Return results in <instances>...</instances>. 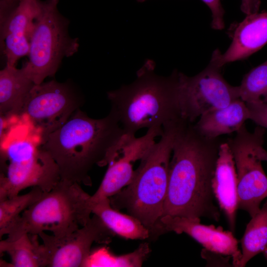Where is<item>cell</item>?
Listing matches in <instances>:
<instances>
[{"mask_svg":"<svg viewBox=\"0 0 267 267\" xmlns=\"http://www.w3.org/2000/svg\"><path fill=\"white\" fill-rule=\"evenodd\" d=\"M222 142L219 138L210 139L201 135L193 123H185L173 146L162 217L220 220L212 180Z\"/></svg>","mask_w":267,"mask_h":267,"instance_id":"6da1fadb","label":"cell"},{"mask_svg":"<svg viewBox=\"0 0 267 267\" xmlns=\"http://www.w3.org/2000/svg\"><path fill=\"white\" fill-rule=\"evenodd\" d=\"M127 139L111 112L93 119L79 108L61 127L39 141L56 163L60 179L91 185L89 173L93 167L108 165Z\"/></svg>","mask_w":267,"mask_h":267,"instance_id":"7a4b0ae2","label":"cell"},{"mask_svg":"<svg viewBox=\"0 0 267 267\" xmlns=\"http://www.w3.org/2000/svg\"><path fill=\"white\" fill-rule=\"evenodd\" d=\"M155 63L148 59L131 84L108 91L111 112L125 134L135 137L143 128H162L170 121L181 118L178 101V72L169 76L157 75Z\"/></svg>","mask_w":267,"mask_h":267,"instance_id":"3957f363","label":"cell"},{"mask_svg":"<svg viewBox=\"0 0 267 267\" xmlns=\"http://www.w3.org/2000/svg\"><path fill=\"white\" fill-rule=\"evenodd\" d=\"M186 122L179 118L165 124L160 139L148 147L131 182L109 198L114 209H125L150 233L157 229L163 214L170 158L177 136Z\"/></svg>","mask_w":267,"mask_h":267,"instance_id":"277c9868","label":"cell"},{"mask_svg":"<svg viewBox=\"0 0 267 267\" xmlns=\"http://www.w3.org/2000/svg\"><path fill=\"white\" fill-rule=\"evenodd\" d=\"M90 197L80 184L60 179L8 227L6 239L14 240L25 233L38 236L46 231L57 238L66 237L90 220Z\"/></svg>","mask_w":267,"mask_h":267,"instance_id":"5b68a950","label":"cell"},{"mask_svg":"<svg viewBox=\"0 0 267 267\" xmlns=\"http://www.w3.org/2000/svg\"><path fill=\"white\" fill-rule=\"evenodd\" d=\"M58 1L40 0L31 32L28 60L22 67L36 85L54 76L63 58L73 55L79 46L78 39L68 34L69 21L58 11Z\"/></svg>","mask_w":267,"mask_h":267,"instance_id":"8992f818","label":"cell"},{"mask_svg":"<svg viewBox=\"0 0 267 267\" xmlns=\"http://www.w3.org/2000/svg\"><path fill=\"white\" fill-rule=\"evenodd\" d=\"M30 136L12 140L0 147V201L30 187L50 190L60 180L51 156Z\"/></svg>","mask_w":267,"mask_h":267,"instance_id":"52a82bcc","label":"cell"},{"mask_svg":"<svg viewBox=\"0 0 267 267\" xmlns=\"http://www.w3.org/2000/svg\"><path fill=\"white\" fill-rule=\"evenodd\" d=\"M265 133V129L259 126L250 132L244 124L226 141L235 162L238 209L246 211L251 217L259 212L261 202L267 197V176L262 161L255 154L256 147L264 144Z\"/></svg>","mask_w":267,"mask_h":267,"instance_id":"ba28073f","label":"cell"},{"mask_svg":"<svg viewBox=\"0 0 267 267\" xmlns=\"http://www.w3.org/2000/svg\"><path fill=\"white\" fill-rule=\"evenodd\" d=\"M83 101L66 83L55 80L35 84L28 93L20 116L26 118L39 139L61 127Z\"/></svg>","mask_w":267,"mask_h":267,"instance_id":"9c48e42d","label":"cell"},{"mask_svg":"<svg viewBox=\"0 0 267 267\" xmlns=\"http://www.w3.org/2000/svg\"><path fill=\"white\" fill-rule=\"evenodd\" d=\"M221 69L210 62L192 77L178 72V101L182 118L193 123L203 114L240 99L238 86L228 84Z\"/></svg>","mask_w":267,"mask_h":267,"instance_id":"30bf717a","label":"cell"},{"mask_svg":"<svg viewBox=\"0 0 267 267\" xmlns=\"http://www.w3.org/2000/svg\"><path fill=\"white\" fill-rule=\"evenodd\" d=\"M114 235L93 214L87 224L66 237L57 238L45 232L38 236L44 248L46 267H81L89 264L93 243L108 244Z\"/></svg>","mask_w":267,"mask_h":267,"instance_id":"8fae6325","label":"cell"},{"mask_svg":"<svg viewBox=\"0 0 267 267\" xmlns=\"http://www.w3.org/2000/svg\"><path fill=\"white\" fill-rule=\"evenodd\" d=\"M157 229L164 231L184 233L202 245L204 249L230 256L233 266L239 267L241 252L238 250V240L230 230L222 226L200 223V220L184 217L165 215L159 221Z\"/></svg>","mask_w":267,"mask_h":267,"instance_id":"7c38bea8","label":"cell"},{"mask_svg":"<svg viewBox=\"0 0 267 267\" xmlns=\"http://www.w3.org/2000/svg\"><path fill=\"white\" fill-rule=\"evenodd\" d=\"M40 9V0H19L0 21V44L6 65L15 66L19 59L28 55L30 38Z\"/></svg>","mask_w":267,"mask_h":267,"instance_id":"4fadbf2b","label":"cell"},{"mask_svg":"<svg viewBox=\"0 0 267 267\" xmlns=\"http://www.w3.org/2000/svg\"><path fill=\"white\" fill-rule=\"evenodd\" d=\"M230 33L229 47L224 53L215 50L210 60L221 68L228 63L246 59L267 44V12L247 15L233 25Z\"/></svg>","mask_w":267,"mask_h":267,"instance_id":"5bb4252c","label":"cell"},{"mask_svg":"<svg viewBox=\"0 0 267 267\" xmlns=\"http://www.w3.org/2000/svg\"><path fill=\"white\" fill-rule=\"evenodd\" d=\"M212 189L230 230L234 233L238 210L237 174L234 158L226 141L222 142L220 146Z\"/></svg>","mask_w":267,"mask_h":267,"instance_id":"9a60e30c","label":"cell"},{"mask_svg":"<svg viewBox=\"0 0 267 267\" xmlns=\"http://www.w3.org/2000/svg\"><path fill=\"white\" fill-rule=\"evenodd\" d=\"M249 119L246 103L238 99L227 106L210 111L199 117L194 125L202 136L210 139L237 132Z\"/></svg>","mask_w":267,"mask_h":267,"instance_id":"2e32d148","label":"cell"},{"mask_svg":"<svg viewBox=\"0 0 267 267\" xmlns=\"http://www.w3.org/2000/svg\"><path fill=\"white\" fill-rule=\"evenodd\" d=\"M119 154L108 164V169L101 182L96 191L91 195L92 205L99 200L110 198L127 186L134 175L132 163L140 160V151L132 144H128L121 150Z\"/></svg>","mask_w":267,"mask_h":267,"instance_id":"e0dca14e","label":"cell"},{"mask_svg":"<svg viewBox=\"0 0 267 267\" xmlns=\"http://www.w3.org/2000/svg\"><path fill=\"white\" fill-rule=\"evenodd\" d=\"M35 84L24 69L6 65L0 71V114L6 118L20 116L26 98Z\"/></svg>","mask_w":267,"mask_h":267,"instance_id":"ac0fdd59","label":"cell"},{"mask_svg":"<svg viewBox=\"0 0 267 267\" xmlns=\"http://www.w3.org/2000/svg\"><path fill=\"white\" fill-rule=\"evenodd\" d=\"M91 210L114 234L130 239L143 240L150 236V230L138 219L114 209L109 198L92 204Z\"/></svg>","mask_w":267,"mask_h":267,"instance_id":"d6986e66","label":"cell"},{"mask_svg":"<svg viewBox=\"0 0 267 267\" xmlns=\"http://www.w3.org/2000/svg\"><path fill=\"white\" fill-rule=\"evenodd\" d=\"M38 235L25 233L18 238L0 241V253H6L10 258V267H46L43 244L38 241Z\"/></svg>","mask_w":267,"mask_h":267,"instance_id":"ffe728a7","label":"cell"},{"mask_svg":"<svg viewBox=\"0 0 267 267\" xmlns=\"http://www.w3.org/2000/svg\"><path fill=\"white\" fill-rule=\"evenodd\" d=\"M241 257L238 267H245L267 248V201L247 224L241 240Z\"/></svg>","mask_w":267,"mask_h":267,"instance_id":"44dd1931","label":"cell"},{"mask_svg":"<svg viewBox=\"0 0 267 267\" xmlns=\"http://www.w3.org/2000/svg\"><path fill=\"white\" fill-rule=\"evenodd\" d=\"M44 192L40 187H33L24 194H18L0 201V237L7 228L28 208L38 200Z\"/></svg>","mask_w":267,"mask_h":267,"instance_id":"7402d4cb","label":"cell"},{"mask_svg":"<svg viewBox=\"0 0 267 267\" xmlns=\"http://www.w3.org/2000/svg\"><path fill=\"white\" fill-rule=\"evenodd\" d=\"M239 98L245 103L267 102V60L252 69L238 86Z\"/></svg>","mask_w":267,"mask_h":267,"instance_id":"603a6c76","label":"cell"},{"mask_svg":"<svg viewBox=\"0 0 267 267\" xmlns=\"http://www.w3.org/2000/svg\"><path fill=\"white\" fill-rule=\"evenodd\" d=\"M150 252L148 243H143L133 252L120 256H109L105 265L111 267H141Z\"/></svg>","mask_w":267,"mask_h":267,"instance_id":"cb8c5ba5","label":"cell"},{"mask_svg":"<svg viewBox=\"0 0 267 267\" xmlns=\"http://www.w3.org/2000/svg\"><path fill=\"white\" fill-rule=\"evenodd\" d=\"M246 103L249 111V119L267 129V102Z\"/></svg>","mask_w":267,"mask_h":267,"instance_id":"d4e9b609","label":"cell"},{"mask_svg":"<svg viewBox=\"0 0 267 267\" xmlns=\"http://www.w3.org/2000/svg\"><path fill=\"white\" fill-rule=\"evenodd\" d=\"M210 9L212 15L211 27L215 30H221L224 28L223 15L224 10L221 0H201Z\"/></svg>","mask_w":267,"mask_h":267,"instance_id":"484cf974","label":"cell"},{"mask_svg":"<svg viewBox=\"0 0 267 267\" xmlns=\"http://www.w3.org/2000/svg\"><path fill=\"white\" fill-rule=\"evenodd\" d=\"M260 5V0H241L240 9L243 13L249 15L258 12Z\"/></svg>","mask_w":267,"mask_h":267,"instance_id":"4316f807","label":"cell"},{"mask_svg":"<svg viewBox=\"0 0 267 267\" xmlns=\"http://www.w3.org/2000/svg\"><path fill=\"white\" fill-rule=\"evenodd\" d=\"M19 0H0V21L3 20L17 5Z\"/></svg>","mask_w":267,"mask_h":267,"instance_id":"83f0119b","label":"cell"},{"mask_svg":"<svg viewBox=\"0 0 267 267\" xmlns=\"http://www.w3.org/2000/svg\"><path fill=\"white\" fill-rule=\"evenodd\" d=\"M255 154L262 161L267 162V151L263 148V144H260L256 147Z\"/></svg>","mask_w":267,"mask_h":267,"instance_id":"f1b7e54d","label":"cell"},{"mask_svg":"<svg viewBox=\"0 0 267 267\" xmlns=\"http://www.w3.org/2000/svg\"><path fill=\"white\" fill-rule=\"evenodd\" d=\"M264 256L266 259V260L267 261V248L265 249V250L263 252Z\"/></svg>","mask_w":267,"mask_h":267,"instance_id":"f546056e","label":"cell"},{"mask_svg":"<svg viewBox=\"0 0 267 267\" xmlns=\"http://www.w3.org/2000/svg\"><path fill=\"white\" fill-rule=\"evenodd\" d=\"M137 0V1H138V2H144V1H146V0Z\"/></svg>","mask_w":267,"mask_h":267,"instance_id":"4dcf8cb0","label":"cell"}]
</instances>
